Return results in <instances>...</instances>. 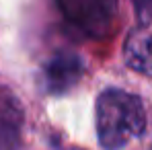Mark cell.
Returning <instances> with one entry per match:
<instances>
[{
	"instance_id": "obj_3",
	"label": "cell",
	"mask_w": 152,
	"mask_h": 150,
	"mask_svg": "<svg viewBox=\"0 0 152 150\" xmlns=\"http://www.w3.org/2000/svg\"><path fill=\"white\" fill-rule=\"evenodd\" d=\"M84 68H86L84 58H80L74 51H62L51 56L45 62L41 74L45 91L51 95H62L70 91L84 74Z\"/></svg>"
},
{
	"instance_id": "obj_6",
	"label": "cell",
	"mask_w": 152,
	"mask_h": 150,
	"mask_svg": "<svg viewBox=\"0 0 152 150\" xmlns=\"http://www.w3.org/2000/svg\"><path fill=\"white\" fill-rule=\"evenodd\" d=\"M4 109H8V107H2V105H0V113H2V111H4Z\"/></svg>"
},
{
	"instance_id": "obj_2",
	"label": "cell",
	"mask_w": 152,
	"mask_h": 150,
	"mask_svg": "<svg viewBox=\"0 0 152 150\" xmlns=\"http://www.w3.org/2000/svg\"><path fill=\"white\" fill-rule=\"evenodd\" d=\"M62 17L84 33L99 39L109 33L117 15V0H56Z\"/></svg>"
},
{
	"instance_id": "obj_1",
	"label": "cell",
	"mask_w": 152,
	"mask_h": 150,
	"mask_svg": "<svg viewBox=\"0 0 152 150\" xmlns=\"http://www.w3.org/2000/svg\"><path fill=\"white\" fill-rule=\"evenodd\" d=\"M97 138L103 150H121L129 140L146 130V111L142 99L124 89H107L95 105Z\"/></svg>"
},
{
	"instance_id": "obj_4",
	"label": "cell",
	"mask_w": 152,
	"mask_h": 150,
	"mask_svg": "<svg viewBox=\"0 0 152 150\" xmlns=\"http://www.w3.org/2000/svg\"><path fill=\"white\" fill-rule=\"evenodd\" d=\"M124 60L127 68L152 76V27L129 33L124 48Z\"/></svg>"
},
{
	"instance_id": "obj_5",
	"label": "cell",
	"mask_w": 152,
	"mask_h": 150,
	"mask_svg": "<svg viewBox=\"0 0 152 150\" xmlns=\"http://www.w3.org/2000/svg\"><path fill=\"white\" fill-rule=\"evenodd\" d=\"M136 6L142 21H148V15H152V0H136Z\"/></svg>"
}]
</instances>
